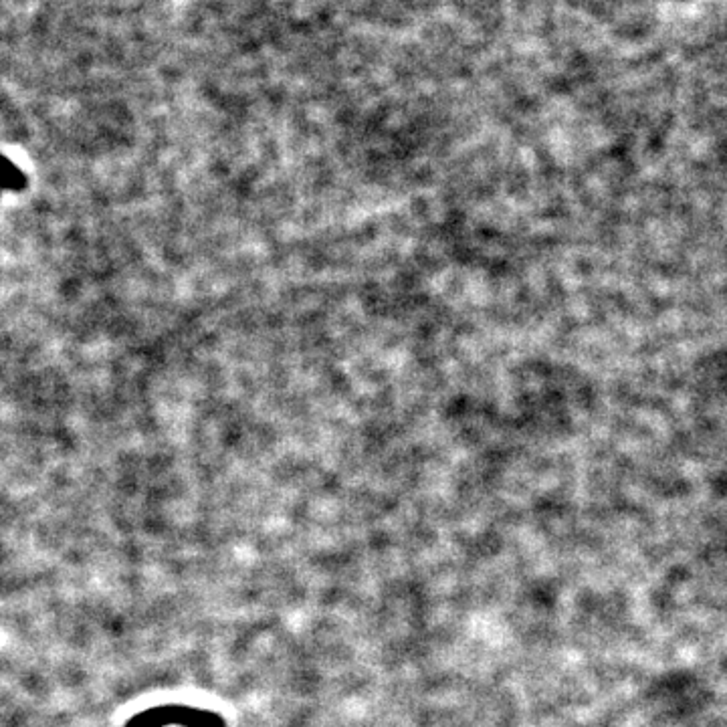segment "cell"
<instances>
[{
  "label": "cell",
  "mask_w": 727,
  "mask_h": 727,
  "mask_svg": "<svg viewBox=\"0 0 727 727\" xmlns=\"http://www.w3.org/2000/svg\"><path fill=\"white\" fill-rule=\"evenodd\" d=\"M168 725H180V727H227V721L211 709L192 707V705H156L150 709H144L130 717L124 727H168Z\"/></svg>",
  "instance_id": "obj_1"
},
{
  "label": "cell",
  "mask_w": 727,
  "mask_h": 727,
  "mask_svg": "<svg viewBox=\"0 0 727 727\" xmlns=\"http://www.w3.org/2000/svg\"><path fill=\"white\" fill-rule=\"evenodd\" d=\"M27 178L19 166H15L9 158L0 156V188L7 190H23Z\"/></svg>",
  "instance_id": "obj_2"
}]
</instances>
